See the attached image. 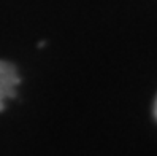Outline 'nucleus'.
I'll list each match as a JSON object with an SVG mask.
<instances>
[{
	"instance_id": "1",
	"label": "nucleus",
	"mask_w": 157,
	"mask_h": 156,
	"mask_svg": "<svg viewBox=\"0 0 157 156\" xmlns=\"http://www.w3.org/2000/svg\"><path fill=\"white\" fill-rule=\"evenodd\" d=\"M19 85V77L14 67L8 62L0 61V102H6L16 93V86Z\"/></svg>"
},
{
	"instance_id": "2",
	"label": "nucleus",
	"mask_w": 157,
	"mask_h": 156,
	"mask_svg": "<svg viewBox=\"0 0 157 156\" xmlns=\"http://www.w3.org/2000/svg\"><path fill=\"white\" fill-rule=\"evenodd\" d=\"M154 116H155V120H157V99H155V104H154Z\"/></svg>"
}]
</instances>
